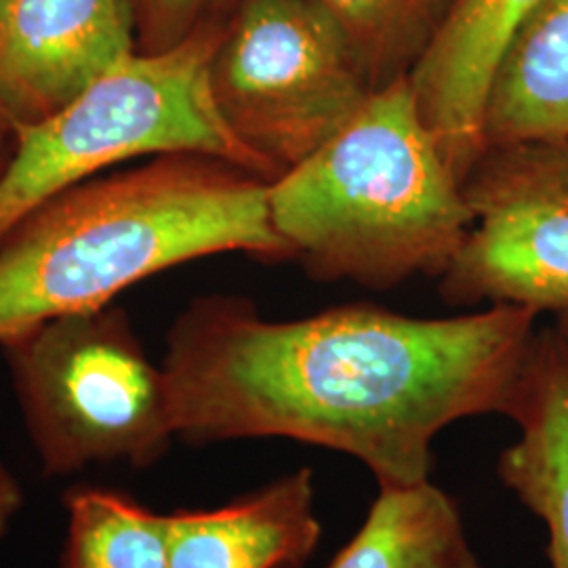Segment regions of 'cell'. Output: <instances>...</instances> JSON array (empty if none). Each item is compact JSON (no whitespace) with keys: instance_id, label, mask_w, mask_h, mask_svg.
Here are the masks:
<instances>
[{"instance_id":"ba28073f","label":"cell","mask_w":568,"mask_h":568,"mask_svg":"<svg viewBox=\"0 0 568 568\" xmlns=\"http://www.w3.org/2000/svg\"><path fill=\"white\" fill-rule=\"evenodd\" d=\"M135 53L131 0H0V108L44 121Z\"/></svg>"},{"instance_id":"4fadbf2b","label":"cell","mask_w":568,"mask_h":568,"mask_svg":"<svg viewBox=\"0 0 568 568\" xmlns=\"http://www.w3.org/2000/svg\"><path fill=\"white\" fill-rule=\"evenodd\" d=\"M326 568H485L459 504L432 480L379 487L363 527Z\"/></svg>"},{"instance_id":"e0dca14e","label":"cell","mask_w":568,"mask_h":568,"mask_svg":"<svg viewBox=\"0 0 568 568\" xmlns=\"http://www.w3.org/2000/svg\"><path fill=\"white\" fill-rule=\"evenodd\" d=\"M21 506H23V493H21L20 483L0 462V539L7 535Z\"/></svg>"},{"instance_id":"9c48e42d","label":"cell","mask_w":568,"mask_h":568,"mask_svg":"<svg viewBox=\"0 0 568 568\" xmlns=\"http://www.w3.org/2000/svg\"><path fill=\"white\" fill-rule=\"evenodd\" d=\"M541 0H453L408 81L457 178L483 154V108L495 65Z\"/></svg>"},{"instance_id":"6da1fadb","label":"cell","mask_w":568,"mask_h":568,"mask_svg":"<svg viewBox=\"0 0 568 568\" xmlns=\"http://www.w3.org/2000/svg\"><path fill=\"white\" fill-rule=\"evenodd\" d=\"M539 316L354 304L267 321L246 297L204 295L166 333L175 432L190 445L288 438L358 459L379 487L422 485L440 432L511 415Z\"/></svg>"},{"instance_id":"30bf717a","label":"cell","mask_w":568,"mask_h":568,"mask_svg":"<svg viewBox=\"0 0 568 568\" xmlns=\"http://www.w3.org/2000/svg\"><path fill=\"white\" fill-rule=\"evenodd\" d=\"M314 501L302 467L220 508L173 511L169 568H302L323 535Z\"/></svg>"},{"instance_id":"5bb4252c","label":"cell","mask_w":568,"mask_h":568,"mask_svg":"<svg viewBox=\"0 0 568 568\" xmlns=\"http://www.w3.org/2000/svg\"><path fill=\"white\" fill-rule=\"evenodd\" d=\"M61 568H169L171 518L121 490L72 488Z\"/></svg>"},{"instance_id":"d6986e66","label":"cell","mask_w":568,"mask_h":568,"mask_svg":"<svg viewBox=\"0 0 568 568\" xmlns=\"http://www.w3.org/2000/svg\"><path fill=\"white\" fill-rule=\"evenodd\" d=\"M554 328L560 333V337L568 344V310L567 312L556 314V325H554Z\"/></svg>"},{"instance_id":"8992f818","label":"cell","mask_w":568,"mask_h":568,"mask_svg":"<svg viewBox=\"0 0 568 568\" xmlns=\"http://www.w3.org/2000/svg\"><path fill=\"white\" fill-rule=\"evenodd\" d=\"M227 129L281 178L377 91L318 0H234L209 68Z\"/></svg>"},{"instance_id":"7c38bea8","label":"cell","mask_w":568,"mask_h":568,"mask_svg":"<svg viewBox=\"0 0 568 568\" xmlns=\"http://www.w3.org/2000/svg\"><path fill=\"white\" fill-rule=\"evenodd\" d=\"M568 138V0H541L511 34L483 108L488 145Z\"/></svg>"},{"instance_id":"52a82bcc","label":"cell","mask_w":568,"mask_h":568,"mask_svg":"<svg viewBox=\"0 0 568 568\" xmlns=\"http://www.w3.org/2000/svg\"><path fill=\"white\" fill-rule=\"evenodd\" d=\"M471 227L438 291L448 305L568 310V138L488 145L464 180Z\"/></svg>"},{"instance_id":"5b68a950","label":"cell","mask_w":568,"mask_h":568,"mask_svg":"<svg viewBox=\"0 0 568 568\" xmlns=\"http://www.w3.org/2000/svg\"><path fill=\"white\" fill-rule=\"evenodd\" d=\"M0 347L44 474L142 469L178 438L163 365L119 305L61 316Z\"/></svg>"},{"instance_id":"8fae6325","label":"cell","mask_w":568,"mask_h":568,"mask_svg":"<svg viewBox=\"0 0 568 568\" xmlns=\"http://www.w3.org/2000/svg\"><path fill=\"white\" fill-rule=\"evenodd\" d=\"M509 419L518 438L497 474L546 527L549 568H568V344L554 326L535 337Z\"/></svg>"},{"instance_id":"277c9868","label":"cell","mask_w":568,"mask_h":568,"mask_svg":"<svg viewBox=\"0 0 568 568\" xmlns=\"http://www.w3.org/2000/svg\"><path fill=\"white\" fill-rule=\"evenodd\" d=\"M224 20L161 53H135L44 121L20 126L0 182V239L32 209L110 166L159 154H209L274 182L276 171L225 124L209 68Z\"/></svg>"},{"instance_id":"9a60e30c","label":"cell","mask_w":568,"mask_h":568,"mask_svg":"<svg viewBox=\"0 0 568 568\" xmlns=\"http://www.w3.org/2000/svg\"><path fill=\"white\" fill-rule=\"evenodd\" d=\"M339 21L375 89L406 79L453 0H318Z\"/></svg>"},{"instance_id":"2e32d148","label":"cell","mask_w":568,"mask_h":568,"mask_svg":"<svg viewBox=\"0 0 568 568\" xmlns=\"http://www.w3.org/2000/svg\"><path fill=\"white\" fill-rule=\"evenodd\" d=\"M227 0H131L138 53L169 51L220 21Z\"/></svg>"},{"instance_id":"ac0fdd59","label":"cell","mask_w":568,"mask_h":568,"mask_svg":"<svg viewBox=\"0 0 568 568\" xmlns=\"http://www.w3.org/2000/svg\"><path fill=\"white\" fill-rule=\"evenodd\" d=\"M20 142V126L0 108V182L16 159Z\"/></svg>"},{"instance_id":"7a4b0ae2","label":"cell","mask_w":568,"mask_h":568,"mask_svg":"<svg viewBox=\"0 0 568 568\" xmlns=\"http://www.w3.org/2000/svg\"><path fill=\"white\" fill-rule=\"evenodd\" d=\"M267 180L209 154H159L32 209L0 239V345L103 305L211 255L293 262L267 211Z\"/></svg>"},{"instance_id":"3957f363","label":"cell","mask_w":568,"mask_h":568,"mask_svg":"<svg viewBox=\"0 0 568 568\" xmlns=\"http://www.w3.org/2000/svg\"><path fill=\"white\" fill-rule=\"evenodd\" d=\"M267 211L310 276L366 288L440 278L471 227L464 183L408 77L375 91L339 133L267 183Z\"/></svg>"}]
</instances>
